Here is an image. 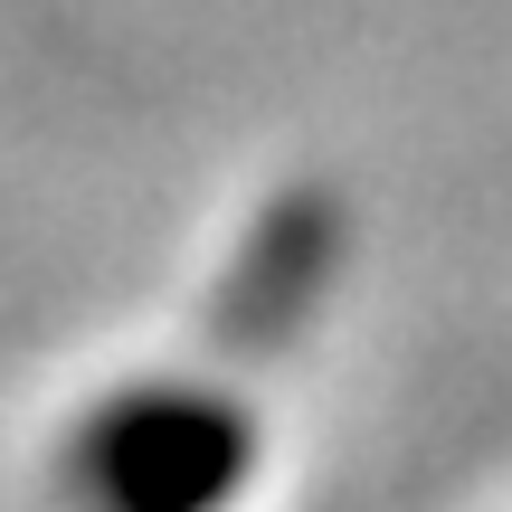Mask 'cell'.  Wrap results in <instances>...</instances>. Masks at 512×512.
<instances>
[{"instance_id":"6da1fadb","label":"cell","mask_w":512,"mask_h":512,"mask_svg":"<svg viewBox=\"0 0 512 512\" xmlns=\"http://www.w3.org/2000/svg\"><path fill=\"white\" fill-rule=\"evenodd\" d=\"M256 418L219 380H133L67 427L57 494L76 512H228L256 484Z\"/></svg>"},{"instance_id":"7a4b0ae2","label":"cell","mask_w":512,"mask_h":512,"mask_svg":"<svg viewBox=\"0 0 512 512\" xmlns=\"http://www.w3.org/2000/svg\"><path fill=\"white\" fill-rule=\"evenodd\" d=\"M342 247H351V219L323 200V190H285L247 219V238L228 247L219 266V294H209V332L228 351H275L323 313L332 275H342Z\"/></svg>"}]
</instances>
